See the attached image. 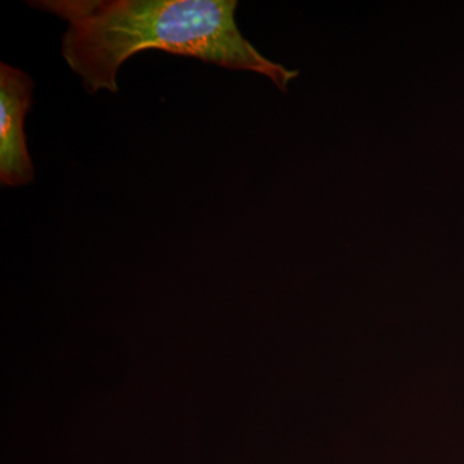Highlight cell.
Wrapping results in <instances>:
<instances>
[{
	"instance_id": "6da1fadb",
	"label": "cell",
	"mask_w": 464,
	"mask_h": 464,
	"mask_svg": "<svg viewBox=\"0 0 464 464\" xmlns=\"http://www.w3.org/2000/svg\"><path fill=\"white\" fill-rule=\"evenodd\" d=\"M32 7L67 23L63 57L90 93H118V72L158 50L267 76L286 92L298 72L268 60L240 33L237 0H38Z\"/></svg>"
},
{
	"instance_id": "7a4b0ae2",
	"label": "cell",
	"mask_w": 464,
	"mask_h": 464,
	"mask_svg": "<svg viewBox=\"0 0 464 464\" xmlns=\"http://www.w3.org/2000/svg\"><path fill=\"white\" fill-rule=\"evenodd\" d=\"M34 83L23 70L0 65V181L18 188L34 179V167L24 132L32 105Z\"/></svg>"
}]
</instances>
